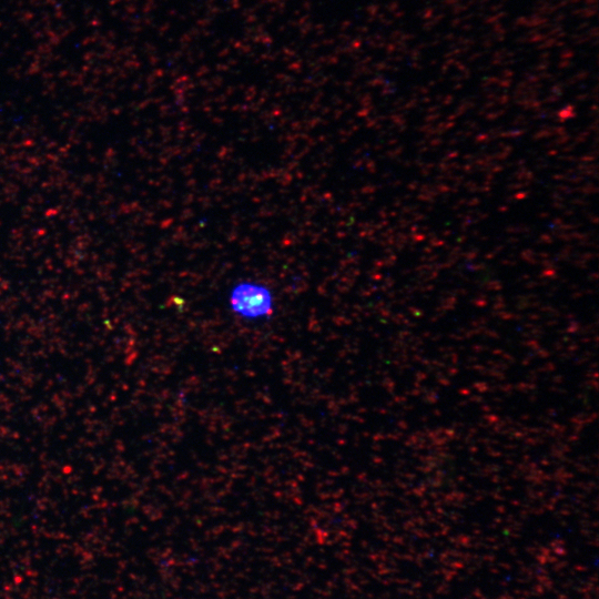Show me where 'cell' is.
I'll use <instances>...</instances> for the list:
<instances>
[{"mask_svg":"<svg viewBox=\"0 0 599 599\" xmlns=\"http://www.w3.org/2000/svg\"><path fill=\"white\" fill-rule=\"evenodd\" d=\"M234 309L245 317H260L271 309V300L266 293L255 286H242L234 292Z\"/></svg>","mask_w":599,"mask_h":599,"instance_id":"cell-1","label":"cell"}]
</instances>
